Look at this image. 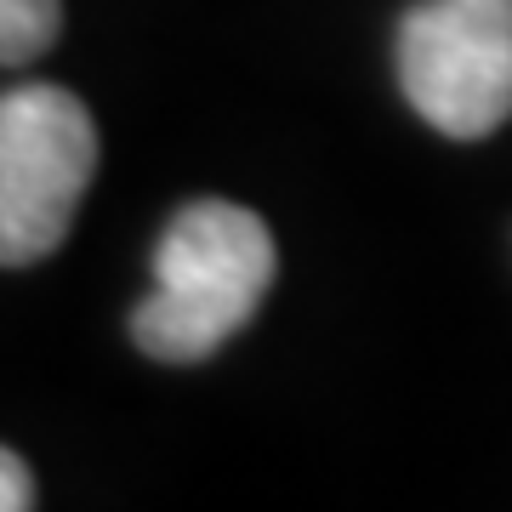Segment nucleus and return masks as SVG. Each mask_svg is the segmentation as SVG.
Wrapping results in <instances>:
<instances>
[{"label":"nucleus","instance_id":"1","mask_svg":"<svg viewBox=\"0 0 512 512\" xmlns=\"http://www.w3.org/2000/svg\"><path fill=\"white\" fill-rule=\"evenodd\" d=\"M274 234L234 200H194L154 245V291L131 313V342L160 365H200L256 319L274 285Z\"/></svg>","mask_w":512,"mask_h":512},{"label":"nucleus","instance_id":"2","mask_svg":"<svg viewBox=\"0 0 512 512\" xmlns=\"http://www.w3.org/2000/svg\"><path fill=\"white\" fill-rule=\"evenodd\" d=\"M97 171V126L63 86L0 92V268L52 256Z\"/></svg>","mask_w":512,"mask_h":512},{"label":"nucleus","instance_id":"3","mask_svg":"<svg viewBox=\"0 0 512 512\" xmlns=\"http://www.w3.org/2000/svg\"><path fill=\"white\" fill-rule=\"evenodd\" d=\"M399 86L444 137H490L512 114V0H427L399 23Z\"/></svg>","mask_w":512,"mask_h":512},{"label":"nucleus","instance_id":"4","mask_svg":"<svg viewBox=\"0 0 512 512\" xmlns=\"http://www.w3.org/2000/svg\"><path fill=\"white\" fill-rule=\"evenodd\" d=\"M57 29H63L57 0H0V69H18L52 52Z\"/></svg>","mask_w":512,"mask_h":512},{"label":"nucleus","instance_id":"5","mask_svg":"<svg viewBox=\"0 0 512 512\" xmlns=\"http://www.w3.org/2000/svg\"><path fill=\"white\" fill-rule=\"evenodd\" d=\"M23 507H35V478L0 444V512H23Z\"/></svg>","mask_w":512,"mask_h":512}]
</instances>
